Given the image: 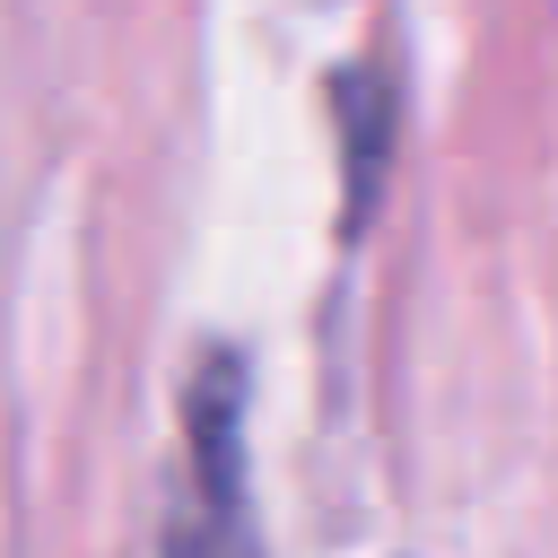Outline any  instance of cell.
<instances>
[{"label": "cell", "instance_id": "6da1fadb", "mask_svg": "<svg viewBox=\"0 0 558 558\" xmlns=\"http://www.w3.org/2000/svg\"><path fill=\"white\" fill-rule=\"evenodd\" d=\"M183 558H244V549H235V514H227V523H218V549H201V541H192V532H183Z\"/></svg>", "mask_w": 558, "mask_h": 558}]
</instances>
